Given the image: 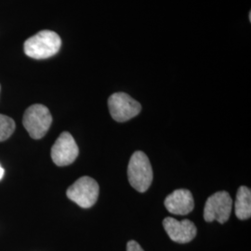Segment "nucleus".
Instances as JSON below:
<instances>
[{
    "instance_id": "1",
    "label": "nucleus",
    "mask_w": 251,
    "mask_h": 251,
    "mask_svg": "<svg viewBox=\"0 0 251 251\" xmlns=\"http://www.w3.org/2000/svg\"><path fill=\"white\" fill-rule=\"evenodd\" d=\"M62 47V39L57 33L43 30L31 36L25 42L24 50L28 57L44 60L58 53Z\"/></svg>"
},
{
    "instance_id": "2",
    "label": "nucleus",
    "mask_w": 251,
    "mask_h": 251,
    "mask_svg": "<svg viewBox=\"0 0 251 251\" xmlns=\"http://www.w3.org/2000/svg\"><path fill=\"white\" fill-rule=\"evenodd\" d=\"M127 177L130 185L140 192H146L152 181V170L147 155L142 151L135 152L127 167Z\"/></svg>"
},
{
    "instance_id": "3",
    "label": "nucleus",
    "mask_w": 251,
    "mask_h": 251,
    "mask_svg": "<svg viewBox=\"0 0 251 251\" xmlns=\"http://www.w3.org/2000/svg\"><path fill=\"white\" fill-rule=\"evenodd\" d=\"M23 123L31 138L39 140L43 138L52 123V117L48 107L43 104H33L24 115Z\"/></svg>"
},
{
    "instance_id": "4",
    "label": "nucleus",
    "mask_w": 251,
    "mask_h": 251,
    "mask_svg": "<svg viewBox=\"0 0 251 251\" xmlns=\"http://www.w3.org/2000/svg\"><path fill=\"white\" fill-rule=\"evenodd\" d=\"M98 182L90 177H81L67 189L66 196L73 202L83 208L93 206L99 197Z\"/></svg>"
},
{
    "instance_id": "5",
    "label": "nucleus",
    "mask_w": 251,
    "mask_h": 251,
    "mask_svg": "<svg viewBox=\"0 0 251 251\" xmlns=\"http://www.w3.org/2000/svg\"><path fill=\"white\" fill-rule=\"evenodd\" d=\"M108 107L111 117L117 122H126L138 116L142 110L139 101L124 92H117L110 96Z\"/></svg>"
},
{
    "instance_id": "6",
    "label": "nucleus",
    "mask_w": 251,
    "mask_h": 251,
    "mask_svg": "<svg viewBox=\"0 0 251 251\" xmlns=\"http://www.w3.org/2000/svg\"><path fill=\"white\" fill-rule=\"evenodd\" d=\"M232 206V198L227 192L222 191L215 193L206 200L204 219L207 223L217 221L220 224H225L230 218Z\"/></svg>"
},
{
    "instance_id": "7",
    "label": "nucleus",
    "mask_w": 251,
    "mask_h": 251,
    "mask_svg": "<svg viewBox=\"0 0 251 251\" xmlns=\"http://www.w3.org/2000/svg\"><path fill=\"white\" fill-rule=\"evenodd\" d=\"M78 146L69 132H63L51 148V158L55 165L64 167L71 165L78 156Z\"/></svg>"
},
{
    "instance_id": "8",
    "label": "nucleus",
    "mask_w": 251,
    "mask_h": 251,
    "mask_svg": "<svg viewBox=\"0 0 251 251\" xmlns=\"http://www.w3.org/2000/svg\"><path fill=\"white\" fill-rule=\"evenodd\" d=\"M163 226L172 241L185 244L191 242L197 236V227L189 220L178 221L168 217L163 221Z\"/></svg>"
},
{
    "instance_id": "9",
    "label": "nucleus",
    "mask_w": 251,
    "mask_h": 251,
    "mask_svg": "<svg viewBox=\"0 0 251 251\" xmlns=\"http://www.w3.org/2000/svg\"><path fill=\"white\" fill-rule=\"evenodd\" d=\"M165 206L174 215H187L195 206L192 193L187 189H178L165 199Z\"/></svg>"
},
{
    "instance_id": "10",
    "label": "nucleus",
    "mask_w": 251,
    "mask_h": 251,
    "mask_svg": "<svg viewBox=\"0 0 251 251\" xmlns=\"http://www.w3.org/2000/svg\"><path fill=\"white\" fill-rule=\"evenodd\" d=\"M235 215L239 220H248L251 216V191L247 186H241L236 194L234 203Z\"/></svg>"
},
{
    "instance_id": "11",
    "label": "nucleus",
    "mask_w": 251,
    "mask_h": 251,
    "mask_svg": "<svg viewBox=\"0 0 251 251\" xmlns=\"http://www.w3.org/2000/svg\"><path fill=\"white\" fill-rule=\"evenodd\" d=\"M15 130V122L11 117L0 114V142L8 140Z\"/></svg>"
},
{
    "instance_id": "12",
    "label": "nucleus",
    "mask_w": 251,
    "mask_h": 251,
    "mask_svg": "<svg viewBox=\"0 0 251 251\" xmlns=\"http://www.w3.org/2000/svg\"><path fill=\"white\" fill-rule=\"evenodd\" d=\"M126 251H144L143 248L139 245V243L131 240L126 244Z\"/></svg>"
},
{
    "instance_id": "13",
    "label": "nucleus",
    "mask_w": 251,
    "mask_h": 251,
    "mask_svg": "<svg viewBox=\"0 0 251 251\" xmlns=\"http://www.w3.org/2000/svg\"><path fill=\"white\" fill-rule=\"evenodd\" d=\"M4 173H5V171H4V169L1 167V165H0V179L3 178V176H4Z\"/></svg>"
},
{
    "instance_id": "14",
    "label": "nucleus",
    "mask_w": 251,
    "mask_h": 251,
    "mask_svg": "<svg viewBox=\"0 0 251 251\" xmlns=\"http://www.w3.org/2000/svg\"><path fill=\"white\" fill-rule=\"evenodd\" d=\"M249 17H250V21H251V12H250V15H249Z\"/></svg>"
}]
</instances>
